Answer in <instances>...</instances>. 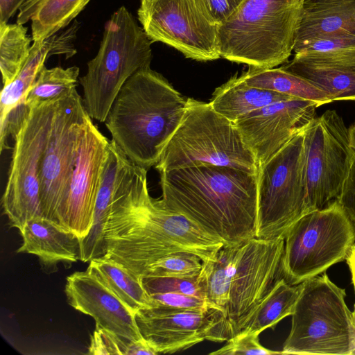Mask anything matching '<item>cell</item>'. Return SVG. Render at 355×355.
<instances>
[{
    "mask_svg": "<svg viewBox=\"0 0 355 355\" xmlns=\"http://www.w3.org/2000/svg\"><path fill=\"white\" fill-rule=\"evenodd\" d=\"M147 171L128 157L120 164L105 227L104 257L141 279L150 264L173 253H193L202 262L214 259L223 243L162 198H153Z\"/></svg>",
    "mask_w": 355,
    "mask_h": 355,
    "instance_id": "cell-1",
    "label": "cell"
},
{
    "mask_svg": "<svg viewBox=\"0 0 355 355\" xmlns=\"http://www.w3.org/2000/svg\"><path fill=\"white\" fill-rule=\"evenodd\" d=\"M162 199L173 210L235 245L256 237L257 173L207 164L159 172Z\"/></svg>",
    "mask_w": 355,
    "mask_h": 355,
    "instance_id": "cell-2",
    "label": "cell"
},
{
    "mask_svg": "<svg viewBox=\"0 0 355 355\" xmlns=\"http://www.w3.org/2000/svg\"><path fill=\"white\" fill-rule=\"evenodd\" d=\"M284 238L257 237L223 245L202 262L198 278L211 309L220 315L219 342L241 331L276 283L284 277Z\"/></svg>",
    "mask_w": 355,
    "mask_h": 355,
    "instance_id": "cell-3",
    "label": "cell"
},
{
    "mask_svg": "<svg viewBox=\"0 0 355 355\" xmlns=\"http://www.w3.org/2000/svg\"><path fill=\"white\" fill-rule=\"evenodd\" d=\"M187 100L150 67L123 85L105 121L112 140L135 164L147 171L178 128Z\"/></svg>",
    "mask_w": 355,
    "mask_h": 355,
    "instance_id": "cell-4",
    "label": "cell"
},
{
    "mask_svg": "<svg viewBox=\"0 0 355 355\" xmlns=\"http://www.w3.org/2000/svg\"><path fill=\"white\" fill-rule=\"evenodd\" d=\"M305 0H244L219 26L220 57L259 69L288 62Z\"/></svg>",
    "mask_w": 355,
    "mask_h": 355,
    "instance_id": "cell-5",
    "label": "cell"
},
{
    "mask_svg": "<svg viewBox=\"0 0 355 355\" xmlns=\"http://www.w3.org/2000/svg\"><path fill=\"white\" fill-rule=\"evenodd\" d=\"M151 44L124 6L112 13L105 24L96 55L79 78L83 104L92 119L105 122L125 82L139 69L150 67Z\"/></svg>",
    "mask_w": 355,
    "mask_h": 355,
    "instance_id": "cell-6",
    "label": "cell"
},
{
    "mask_svg": "<svg viewBox=\"0 0 355 355\" xmlns=\"http://www.w3.org/2000/svg\"><path fill=\"white\" fill-rule=\"evenodd\" d=\"M302 283L282 354L354 355L355 316L345 290L326 273Z\"/></svg>",
    "mask_w": 355,
    "mask_h": 355,
    "instance_id": "cell-7",
    "label": "cell"
},
{
    "mask_svg": "<svg viewBox=\"0 0 355 355\" xmlns=\"http://www.w3.org/2000/svg\"><path fill=\"white\" fill-rule=\"evenodd\" d=\"M200 164L258 171L234 123L209 103L189 98L182 119L155 166L161 172Z\"/></svg>",
    "mask_w": 355,
    "mask_h": 355,
    "instance_id": "cell-8",
    "label": "cell"
},
{
    "mask_svg": "<svg viewBox=\"0 0 355 355\" xmlns=\"http://www.w3.org/2000/svg\"><path fill=\"white\" fill-rule=\"evenodd\" d=\"M354 225L337 200L301 216L284 237L286 282L299 284L346 259L355 244Z\"/></svg>",
    "mask_w": 355,
    "mask_h": 355,
    "instance_id": "cell-9",
    "label": "cell"
},
{
    "mask_svg": "<svg viewBox=\"0 0 355 355\" xmlns=\"http://www.w3.org/2000/svg\"><path fill=\"white\" fill-rule=\"evenodd\" d=\"M304 130L257 171L256 237L284 238L306 209Z\"/></svg>",
    "mask_w": 355,
    "mask_h": 355,
    "instance_id": "cell-10",
    "label": "cell"
},
{
    "mask_svg": "<svg viewBox=\"0 0 355 355\" xmlns=\"http://www.w3.org/2000/svg\"><path fill=\"white\" fill-rule=\"evenodd\" d=\"M58 99L31 108L13 137L12 159L1 204L10 225L19 231L29 220L43 217L40 171Z\"/></svg>",
    "mask_w": 355,
    "mask_h": 355,
    "instance_id": "cell-11",
    "label": "cell"
},
{
    "mask_svg": "<svg viewBox=\"0 0 355 355\" xmlns=\"http://www.w3.org/2000/svg\"><path fill=\"white\" fill-rule=\"evenodd\" d=\"M137 17L152 43L161 42L197 61L221 58L220 23L205 0H141Z\"/></svg>",
    "mask_w": 355,
    "mask_h": 355,
    "instance_id": "cell-12",
    "label": "cell"
},
{
    "mask_svg": "<svg viewBox=\"0 0 355 355\" xmlns=\"http://www.w3.org/2000/svg\"><path fill=\"white\" fill-rule=\"evenodd\" d=\"M306 187L305 213L323 209L339 197L353 150L349 130L336 110L314 117L304 129Z\"/></svg>",
    "mask_w": 355,
    "mask_h": 355,
    "instance_id": "cell-13",
    "label": "cell"
},
{
    "mask_svg": "<svg viewBox=\"0 0 355 355\" xmlns=\"http://www.w3.org/2000/svg\"><path fill=\"white\" fill-rule=\"evenodd\" d=\"M87 115L76 88L56 102L40 171L42 215L54 223L75 168L81 130Z\"/></svg>",
    "mask_w": 355,
    "mask_h": 355,
    "instance_id": "cell-14",
    "label": "cell"
},
{
    "mask_svg": "<svg viewBox=\"0 0 355 355\" xmlns=\"http://www.w3.org/2000/svg\"><path fill=\"white\" fill-rule=\"evenodd\" d=\"M87 116L81 130L75 168L56 214V223L85 237L92 225L96 199L110 140Z\"/></svg>",
    "mask_w": 355,
    "mask_h": 355,
    "instance_id": "cell-15",
    "label": "cell"
},
{
    "mask_svg": "<svg viewBox=\"0 0 355 355\" xmlns=\"http://www.w3.org/2000/svg\"><path fill=\"white\" fill-rule=\"evenodd\" d=\"M135 319L142 337L157 354L183 351L205 340L219 342L220 315L213 309L157 305L138 311Z\"/></svg>",
    "mask_w": 355,
    "mask_h": 355,
    "instance_id": "cell-16",
    "label": "cell"
},
{
    "mask_svg": "<svg viewBox=\"0 0 355 355\" xmlns=\"http://www.w3.org/2000/svg\"><path fill=\"white\" fill-rule=\"evenodd\" d=\"M320 105L300 98L277 102L254 110L234 122L260 167L303 130Z\"/></svg>",
    "mask_w": 355,
    "mask_h": 355,
    "instance_id": "cell-17",
    "label": "cell"
},
{
    "mask_svg": "<svg viewBox=\"0 0 355 355\" xmlns=\"http://www.w3.org/2000/svg\"><path fill=\"white\" fill-rule=\"evenodd\" d=\"M68 303L93 318L96 325L131 341L144 339L135 313L93 272H76L67 277Z\"/></svg>",
    "mask_w": 355,
    "mask_h": 355,
    "instance_id": "cell-18",
    "label": "cell"
},
{
    "mask_svg": "<svg viewBox=\"0 0 355 355\" xmlns=\"http://www.w3.org/2000/svg\"><path fill=\"white\" fill-rule=\"evenodd\" d=\"M330 94L334 101H355V54L321 56L295 53L281 67Z\"/></svg>",
    "mask_w": 355,
    "mask_h": 355,
    "instance_id": "cell-19",
    "label": "cell"
},
{
    "mask_svg": "<svg viewBox=\"0 0 355 355\" xmlns=\"http://www.w3.org/2000/svg\"><path fill=\"white\" fill-rule=\"evenodd\" d=\"M78 29L77 21L67 30L56 33L42 42H33L29 56L14 79L3 85L0 96V122L25 99L36 77L52 55H65L67 58L76 53L73 41Z\"/></svg>",
    "mask_w": 355,
    "mask_h": 355,
    "instance_id": "cell-20",
    "label": "cell"
},
{
    "mask_svg": "<svg viewBox=\"0 0 355 355\" xmlns=\"http://www.w3.org/2000/svg\"><path fill=\"white\" fill-rule=\"evenodd\" d=\"M19 232L22 244L17 252L35 255L47 268L80 260V239L56 223L44 217L34 218Z\"/></svg>",
    "mask_w": 355,
    "mask_h": 355,
    "instance_id": "cell-21",
    "label": "cell"
},
{
    "mask_svg": "<svg viewBox=\"0 0 355 355\" xmlns=\"http://www.w3.org/2000/svg\"><path fill=\"white\" fill-rule=\"evenodd\" d=\"M341 34H355V0H305L294 49L313 38Z\"/></svg>",
    "mask_w": 355,
    "mask_h": 355,
    "instance_id": "cell-22",
    "label": "cell"
},
{
    "mask_svg": "<svg viewBox=\"0 0 355 355\" xmlns=\"http://www.w3.org/2000/svg\"><path fill=\"white\" fill-rule=\"evenodd\" d=\"M121 148L110 141L94 210L92 227L80 241V261L87 263L105 255V227L110 214Z\"/></svg>",
    "mask_w": 355,
    "mask_h": 355,
    "instance_id": "cell-23",
    "label": "cell"
},
{
    "mask_svg": "<svg viewBox=\"0 0 355 355\" xmlns=\"http://www.w3.org/2000/svg\"><path fill=\"white\" fill-rule=\"evenodd\" d=\"M296 98L249 85L241 76H234L217 87L209 102L218 113L234 123L241 116L263 107Z\"/></svg>",
    "mask_w": 355,
    "mask_h": 355,
    "instance_id": "cell-24",
    "label": "cell"
},
{
    "mask_svg": "<svg viewBox=\"0 0 355 355\" xmlns=\"http://www.w3.org/2000/svg\"><path fill=\"white\" fill-rule=\"evenodd\" d=\"M91 0H26L17 23L31 21L33 42H42L69 24Z\"/></svg>",
    "mask_w": 355,
    "mask_h": 355,
    "instance_id": "cell-25",
    "label": "cell"
},
{
    "mask_svg": "<svg viewBox=\"0 0 355 355\" xmlns=\"http://www.w3.org/2000/svg\"><path fill=\"white\" fill-rule=\"evenodd\" d=\"M87 269L95 273L135 313L158 305L145 288L142 279L114 260L104 257L94 259Z\"/></svg>",
    "mask_w": 355,
    "mask_h": 355,
    "instance_id": "cell-26",
    "label": "cell"
},
{
    "mask_svg": "<svg viewBox=\"0 0 355 355\" xmlns=\"http://www.w3.org/2000/svg\"><path fill=\"white\" fill-rule=\"evenodd\" d=\"M242 76L249 85L296 98L313 101L320 105L334 101L328 93L282 67L259 69L249 67Z\"/></svg>",
    "mask_w": 355,
    "mask_h": 355,
    "instance_id": "cell-27",
    "label": "cell"
},
{
    "mask_svg": "<svg viewBox=\"0 0 355 355\" xmlns=\"http://www.w3.org/2000/svg\"><path fill=\"white\" fill-rule=\"evenodd\" d=\"M302 289V283L289 284L282 278L261 302L241 332L260 334L274 329L284 318L292 315Z\"/></svg>",
    "mask_w": 355,
    "mask_h": 355,
    "instance_id": "cell-28",
    "label": "cell"
},
{
    "mask_svg": "<svg viewBox=\"0 0 355 355\" xmlns=\"http://www.w3.org/2000/svg\"><path fill=\"white\" fill-rule=\"evenodd\" d=\"M24 25H0V69L3 85L17 76L29 56L33 41Z\"/></svg>",
    "mask_w": 355,
    "mask_h": 355,
    "instance_id": "cell-29",
    "label": "cell"
},
{
    "mask_svg": "<svg viewBox=\"0 0 355 355\" xmlns=\"http://www.w3.org/2000/svg\"><path fill=\"white\" fill-rule=\"evenodd\" d=\"M80 69L76 66L47 69L44 65L25 97L29 108L56 100L76 88Z\"/></svg>",
    "mask_w": 355,
    "mask_h": 355,
    "instance_id": "cell-30",
    "label": "cell"
},
{
    "mask_svg": "<svg viewBox=\"0 0 355 355\" xmlns=\"http://www.w3.org/2000/svg\"><path fill=\"white\" fill-rule=\"evenodd\" d=\"M202 266V261L198 255L187 252H179L163 257L150 264L143 278L148 277L195 278L198 277Z\"/></svg>",
    "mask_w": 355,
    "mask_h": 355,
    "instance_id": "cell-31",
    "label": "cell"
},
{
    "mask_svg": "<svg viewBox=\"0 0 355 355\" xmlns=\"http://www.w3.org/2000/svg\"><path fill=\"white\" fill-rule=\"evenodd\" d=\"M302 53L322 56H343L355 54V34H341L310 40L293 49Z\"/></svg>",
    "mask_w": 355,
    "mask_h": 355,
    "instance_id": "cell-32",
    "label": "cell"
},
{
    "mask_svg": "<svg viewBox=\"0 0 355 355\" xmlns=\"http://www.w3.org/2000/svg\"><path fill=\"white\" fill-rule=\"evenodd\" d=\"M142 282L150 295L173 292L206 300L205 293L198 277L195 278L148 277L143 278Z\"/></svg>",
    "mask_w": 355,
    "mask_h": 355,
    "instance_id": "cell-33",
    "label": "cell"
},
{
    "mask_svg": "<svg viewBox=\"0 0 355 355\" xmlns=\"http://www.w3.org/2000/svg\"><path fill=\"white\" fill-rule=\"evenodd\" d=\"M259 334L257 333L240 332L226 340V344L218 349L209 353L210 355H273L282 354L281 351L268 349L259 342Z\"/></svg>",
    "mask_w": 355,
    "mask_h": 355,
    "instance_id": "cell-34",
    "label": "cell"
},
{
    "mask_svg": "<svg viewBox=\"0 0 355 355\" xmlns=\"http://www.w3.org/2000/svg\"><path fill=\"white\" fill-rule=\"evenodd\" d=\"M130 341L96 325L87 354L128 355Z\"/></svg>",
    "mask_w": 355,
    "mask_h": 355,
    "instance_id": "cell-35",
    "label": "cell"
},
{
    "mask_svg": "<svg viewBox=\"0 0 355 355\" xmlns=\"http://www.w3.org/2000/svg\"><path fill=\"white\" fill-rule=\"evenodd\" d=\"M158 305L178 309L207 311L211 308L205 299L182 293L164 292L151 294Z\"/></svg>",
    "mask_w": 355,
    "mask_h": 355,
    "instance_id": "cell-36",
    "label": "cell"
},
{
    "mask_svg": "<svg viewBox=\"0 0 355 355\" xmlns=\"http://www.w3.org/2000/svg\"><path fill=\"white\" fill-rule=\"evenodd\" d=\"M337 200L355 224V152L354 150L350 166Z\"/></svg>",
    "mask_w": 355,
    "mask_h": 355,
    "instance_id": "cell-37",
    "label": "cell"
},
{
    "mask_svg": "<svg viewBox=\"0 0 355 355\" xmlns=\"http://www.w3.org/2000/svg\"><path fill=\"white\" fill-rule=\"evenodd\" d=\"M244 0H205L215 19L220 24L226 20Z\"/></svg>",
    "mask_w": 355,
    "mask_h": 355,
    "instance_id": "cell-38",
    "label": "cell"
},
{
    "mask_svg": "<svg viewBox=\"0 0 355 355\" xmlns=\"http://www.w3.org/2000/svg\"><path fill=\"white\" fill-rule=\"evenodd\" d=\"M26 0H0V25L8 20L19 10Z\"/></svg>",
    "mask_w": 355,
    "mask_h": 355,
    "instance_id": "cell-39",
    "label": "cell"
},
{
    "mask_svg": "<svg viewBox=\"0 0 355 355\" xmlns=\"http://www.w3.org/2000/svg\"><path fill=\"white\" fill-rule=\"evenodd\" d=\"M347 263L352 275V282L355 291V244L352 248L346 258Z\"/></svg>",
    "mask_w": 355,
    "mask_h": 355,
    "instance_id": "cell-40",
    "label": "cell"
},
{
    "mask_svg": "<svg viewBox=\"0 0 355 355\" xmlns=\"http://www.w3.org/2000/svg\"><path fill=\"white\" fill-rule=\"evenodd\" d=\"M349 145L351 148L355 152V122L348 128Z\"/></svg>",
    "mask_w": 355,
    "mask_h": 355,
    "instance_id": "cell-41",
    "label": "cell"
},
{
    "mask_svg": "<svg viewBox=\"0 0 355 355\" xmlns=\"http://www.w3.org/2000/svg\"><path fill=\"white\" fill-rule=\"evenodd\" d=\"M354 316H355V304H354Z\"/></svg>",
    "mask_w": 355,
    "mask_h": 355,
    "instance_id": "cell-42",
    "label": "cell"
}]
</instances>
